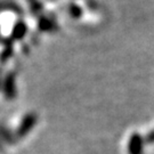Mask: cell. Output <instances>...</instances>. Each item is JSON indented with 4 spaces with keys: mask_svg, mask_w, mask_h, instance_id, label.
I'll return each instance as SVG.
<instances>
[{
    "mask_svg": "<svg viewBox=\"0 0 154 154\" xmlns=\"http://www.w3.org/2000/svg\"><path fill=\"white\" fill-rule=\"evenodd\" d=\"M128 152H129V154H143L144 153V139L139 134H137V132L132 134L130 139H129Z\"/></svg>",
    "mask_w": 154,
    "mask_h": 154,
    "instance_id": "6da1fadb",
    "label": "cell"
},
{
    "mask_svg": "<svg viewBox=\"0 0 154 154\" xmlns=\"http://www.w3.org/2000/svg\"><path fill=\"white\" fill-rule=\"evenodd\" d=\"M146 143L154 144V129H152V130L147 134V136H146Z\"/></svg>",
    "mask_w": 154,
    "mask_h": 154,
    "instance_id": "7a4b0ae2",
    "label": "cell"
}]
</instances>
